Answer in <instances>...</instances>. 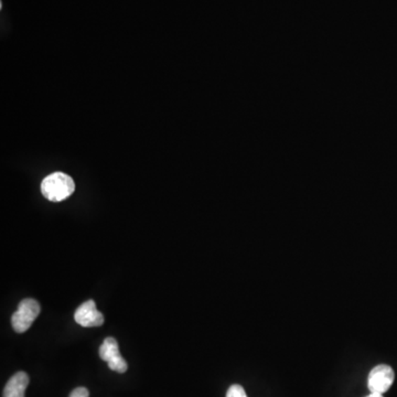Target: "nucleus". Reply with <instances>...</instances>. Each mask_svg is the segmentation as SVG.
Here are the masks:
<instances>
[{
  "label": "nucleus",
  "mask_w": 397,
  "mask_h": 397,
  "mask_svg": "<svg viewBox=\"0 0 397 397\" xmlns=\"http://www.w3.org/2000/svg\"><path fill=\"white\" fill-rule=\"evenodd\" d=\"M75 183L72 178L63 172H54L44 178L41 183V193L46 199L52 202H61L74 193Z\"/></svg>",
  "instance_id": "f257e3e1"
},
{
  "label": "nucleus",
  "mask_w": 397,
  "mask_h": 397,
  "mask_svg": "<svg viewBox=\"0 0 397 397\" xmlns=\"http://www.w3.org/2000/svg\"><path fill=\"white\" fill-rule=\"evenodd\" d=\"M29 384V377L26 372L15 373L4 389V397H25Z\"/></svg>",
  "instance_id": "423d86ee"
},
{
  "label": "nucleus",
  "mask_w": 397,
  "mask_h": 397,
  "mask_svg": "<svg viewBox=\"0 0 397 397\" xmlns=\"http://www.w3.org/2000/svg\"><path fill=\"white\" fill-rule=\"evenodd\" d=\"M394 379V370L386 364H379L370 372L367 386L371 393L384 394L390 390Z\"/></svg>",
  "instance_id": "7ed1b4c3"
},
{
  "label": "nucleus",
  "mask_w": 397,
  "mask_h": 397,
  "mask_svg": "<svg viewBox=\"0 0 397 397\" xmlns=\"http://www.w3.org/2000/svg\"><path fill=\"white\" fill-rule=\"evenodd\" d=\"M74 319L79 325L85 328L100 327L104 323V315L98 311L94 300H87L77 308Z\"/></svg>",
  "instance_id": "39448f33"
},
{
  "label": "nucleus",
  "mask_w": 397,
  "mask_h": 397,
  "mask_svg": "<svg viewBox=\"0 0 397 397\" xmlns=\"http://www.w3.org/2000/svg\"><path fill=\"white\" fill-rule=\"evenodd\" d=\"M40 311H41V308L37 300L31 299V298L21 300L18 306V311H15L11 317L13 330L18 333L26 332L38 318Z\"/></svg>",
  "instance_id": "f03ea898"
},
{
  "label": "nucleus",
  "mask_w": 397,
  "mask_h": 397,
  "mask_svg": "<svg viewBox=\"0 0 397 397\" xmlns=\"http://www.w3.org/2000/svg\"><path fill=\"white\" fill-rule=\"evenodd\" d=\"M367 397H383V394H379V393H371V394L367 395Z\"/></svg>",
  "instance_id": "1a4fd4ad"
},
{
  "label": "nucleus",
  "mask_w": 397,
  "mask_h": 397,
  "mask_svg": "<svg viewBox=\"0 0 397 397\" xmlns=\"http://www.w3.org/2000/svg\"><path fill=\"white\" fill-rule=\"evenodd\" d=\"M226 397H247L243 386L238 384L232 385L226 393Z\"/></svg>",
  "instance_id": "0eeeda50"
},
{
  "label": "nucleus",
  "mask_w": 397,
  "mask_h": 397,
  "mask_svg": "<svg viewBox=\"0 0 397 397\" xmlns=\"http://www.w3.org/2000/svg\"><path fill=\"white\" fill-rule=\"evenodd\" d=\"M100 358L108 362V367L117 373H125L129 369L127 362L118 350L117 341L114 338H106L100 346Z\"/></svg>",
  "instance_id": "20e7f679"
},
{
  "label": "nucleus",
  "mask_w": 397,
  "mask_h": 397,
  "mask_svg": "<svg viewBox=\"0 0 397 397\" xmlns=\"http://www.w3.org/2000/svg\"><path fill=\"white\" fill-rule=\"evenodd\" d=\"M90 396V392L85 387H77L75 390L72 391V393L70 394V397H89Z\"/></svg>",
  "instance_id": "6e6552de"
}]
</instances>
